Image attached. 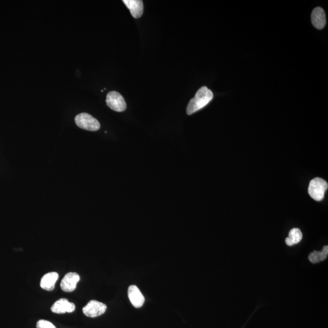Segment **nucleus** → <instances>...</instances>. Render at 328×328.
<instances>
[{"mask_svg":"<svg viewBox=\"0 0 328 328\" xmlns=\"http://www.w3.org/2000/svg\"><path fill=\"white\" fill-rule=\"evenodd\" d=\"M213 94L211 90L206 87H202L196 92L195 96L190 100L187 107V114L191 115L196 111L203 108L213 99Z\"/></svg>","mask_w":328,"mask_h":328,"instance_id":"f257e3e1","label":"nucleus"},{"mask_svg":"<svg viewBox=\"0 0 328 328\" xmlns=\"http://www.w3.org/2000/svg\"><path fill=\"white\" fill-rule=\"evenodd\" d=\"M328 187L326 181L321 178H315L309 183L308 193L315 201H321L324 198Z\"/></svg>","mask_w":328,"mask_h":328,"instance_id":"f03ea898","label":"nucleus"},{"mask_svg":"<svg viewBox=\"0 0 328 328\" xmlns=\"http://www.w3.org/2000/svg\"><path fill=\"white\" fill-rule=\"evenodd\" d=\"M76 124L79 128L90 132H95L100 129V124L97 119L90 114L83 113L75 117Z\"/></svg>","mask_w":328,"mask_h":328,"instance_id":"7ed1b4c3","label":"nucleus"},{"mask_svg":"<svg viewBox=\"0 0 328 328\" xmlns=\"http://www.w3.org/2000/svg\"><path fill=\"white\" fill-rule=\"evenodd\" d=\"M106 103L109 108L117 112H123L127 108V103L123 96L117 92L108 93Z\"/></svg>","mask_w":328,"mask_h":328,"instance_id":"20e7f679","label":"nucleus"},{"mask_svg":"<svg viewBox=\"0 0 328 328\" xmlns=\"http://www.w3.org/2000/svg\"><path fill=\"white\" fill-rule=\"evenodd\" d=\"M106 309L107 306L105 304L97 300H91L83 308V313L87 317L94 318L102 316L105 313Z\"/></svg>","mask_w":328,"mask_h":328,"instance_id":"39448f33","label":"nucleus"},{"mask_svg":"<svg viewBox=\"0 0 328 328\" xmlns=\"http://www.w3.org/2000/svg\"><path fill=\"white\" fill-rule=\"evenodd\" d=\"M80 276L76 273L66 274L61 281L60 287L63 291L71 292L76 289L77 284L80 281Z\"/></svg>","mask_w":328,"mask_h":328,"instance_id":"423d86ee","label":"nucleus"},{"mask_svg":"<svg viewBox=\"0 0 328 328\" xmlns=\"http://www.w3.org/2000/svg\"><path fill=\"white\" fill-rule=\"evenodd\" d=\"M50 309L52 313L55 314L71 313L75 311L76 305L73 303L69 302L66 298H60L55 301Z\"/></svg>","mask_w":328,"mask_h":328,"instance_id":"0eeeda50","label":"nucleus"},{"mask_svg":"<svg viewBox=\"0 0 328 328\" xmlns=\"http://www.w3.org/2000/svg\"><path fill=\"white\" fill-rule=\"evenodd\" d=\"M128 296H129L130 302L136 308L142 307L145 298L141 290L136 285H131L128 289Z\"/></svg>","mask_w":328,"mask_h":328,"instance_id":"6e6552de","label":"nucleus"},{"mask_svg":"<svg viewBox=\"0 0 328 328\" xmlns=\"http://www.w3.org/2000/svg\"><path fill=\"white\" fill-rule=\"evenodd\" d=\"M311 21L314 27L317 29L324 28L327 23L326 15L321 7H316L311 14Z\"/></svg>","mask_w":328,"mask_h":328,"instance_id":"1a4fd4ad","label":"nucleus"},{"mask_svg":"<svg viewBox=\"0 0 328 328\" xmlns=\"http://www.w3.org/2000/svg\"><path fill=\"white\" fill-rule=\"evenodd\" d=\"M123 2L133 17L140 18L142 15L143 3L142 0H124Z\"/></svg>","mask_w":328,"mask_h":328,"instance_id":"9d476101","label":"nucleus"},{"mask_svg":"<svg viewBox=\"0 0 328 328\" xmlns=\"http://www.w3.org/2000/svg\"><path fill=\"white\" fill-rule=\"evenodd\" d=\"M58 274L55 272L45 274L42 277L41 281V287L43 289L52 291L54 290L56 282L58 279Z\"/></svg>","mask_w":328,"mask_h":328,"instance_id":"9b49d317","label":"nucleus"},{"mask_svg":"<svg viewBox=\"0 0 328 328\" xmlns=\"http://www.w3.org/2000/svg\"><path fill=\"white\" fill-rule=\"evenodd\" d=\"M303 238V234L299 229L294 228L290 231L289 236L286 238L285 242L287 246H292L294 244L299 243Z\"/></svg>","mask_w":328,"mask_h":328,"instance_id":"f8f14e48","label":"nucleus"},{"mask_svg":"<svg viewBox=\"0 0 328 328\" xmlns=\"http://www.w3.org/2000/svg\"><path fill=\"white\" fill-rule=\"evenodd\" d=\"M328 255V247L324 246L321 252L314 251L309 255V260L312 263L316 264L327 259Z\"/></svg>","mask_w":328,"mask_h":328,"instance_id":"ddd939ff","label":"nucleus"},{"mask_svg":"<svg viewBox=\"0 0 328 328\" xmlns=\"http://www.w3.org/2000/svg\"><path fill=\"white\" fill-rule=\"evenodd\" d=\"M37 328H56V327L51 322L45 320H41L37 322Z\"/></svg>","mask_w":328,"mask_h":328,"instance_id":"4468645a","label":"nucleus"}]
</instances>
